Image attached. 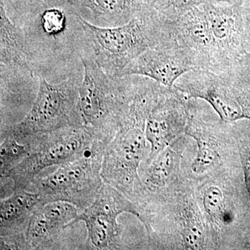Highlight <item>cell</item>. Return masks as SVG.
I'll return each mask as SVG.
<instances>
[{"label":"cell","instance_id":"6da1fadb","mask_svg":"<svg viewBox=\"0 0 250 250\" xmlns=\"http://www.w3.org/2000/svg\"><path fill=\"white\" fill-rule=\"evenodd\" d=\"M80 85L75 77L53 84L39 76V92L30 111L19 123L1 129V139L9 136L18 142L29 143L41 135L83 126Z\"/></svg>","mask_w":250,"mask_h":250},{"label":"cell","instance_id":"7a4b0ae2","mask_svg":"<svg viewBox=\"0 0 250 250\" xmlns=\"http://www.w3.org/2000/svg\"><path fill=\"white\" fill-rule=\"evenodd\" d=\"M106 146L98 141L80 159L59 166L44 177L38 176L27 190L37 193L43 205L62 201L75 205L80 210L85 209L104 183L101 170Z\"/></svg>","mask_w":250,"mask_h":250},{"label":"cell","instance_id":"3957f363","mask_svg":"<svg viewBox=\"0 0 250 250\" xmlns=\"http://www.w3.org/2000/svg\"><path fill=\"white\" fill-rule=\"evenodd\" d=\"M153 11H148L116 27L94 25L77 16L82 28L83 40L90 51L91 59L113 78L121 77L130 62L146 52L149 43L147 18Z\"/></svg>","mask_w":250,"mask_h":250},{"label":"cell","instance_id":"277c9868","mask_svg":"<svg viewBox=\"0 0 250 250\" xmlns=\"http://www.w3.org/2000/svg\"><path fill=\"white\" fill-rule=\"evenodd\" d=\"M98 141H102L91 128L85 126L41 135L28 143L31 145L29 155L1 179L12 181L13 191L27 190L42 171L80 159Z\"/></svg>","mask_w":250,"mask_h":250},{"label":"cell","instance_id":"5b68a950","mask_svg":"<svg viewBox=\"0 0 250 250\" xmlns=\"http://www.w3.org/2000/svg\"><path fill=\"white\" fill-rule=\"evenodd\" d=\"M83 80L79 88L83 126L108 144L118 131L125 112L124 86L119 77L108 75L91 59L82 56Z\"/></svg>","mask_w":250,"mask_h":250},{"label":"cell","instance_id":"8992f818","mask_svg":"<svg viewBox=\"0 0 250 250\" xmlns=\"http://www.w3.org/2000/svg\"><path fill=\"white\" fill-rule=\"evenodd\" d=\"M124 213H131L143 221L139 208L134 202L115 188L103 183L95 200L81 210L72 225L79 222L85 224L90 249H119L122 228L118 218Z\"/></svg>","mask_w":250,"mask_h":250},{"label":"cell","instance_id":"52a82bcc","mask_svg":"<svg viewBox=\"0 0 250 250\" xmlns=\"http://www.w3.org/2000/svg\"><path fill=\"white\" fill-rule=\"evenodd\" d=\"M147 139L144 128L136 121H123L104 153L101 177L103 182L128 197L132 193L139 169L146 154Z\"/></svg>","mask_w":250,"mask_h":250},{"label":"cell","instance_id":"ba28073f","mask_svg":"<svg viewBox=\"0 0 250 250\" xmlns=\"http://www.w3.org/2000/svg\"><path fill=\"white\" fill-rule=\"evenodd\" d=\"M43 205L39 195L27 190H14L0 204L1 250H29L26 232L34 212Z\"/></svg>","mask_w":250,"mask_h":250},{"label":"cell","instance_id":"9c48e42d","mask_svg":"<svg viewBox=\"0 0 250 250\" xmlns=\"http://www.w3.org/2000/svg\"><path fill=\"white\" fill-rule=\"evenodd\" d=\"M98 27L122 25L155 9L157 0H50Z\"/></svg>","mask_w":250,"mask_h":250},{"label":"cell","instance_id":"30bf717a","mask_svg":"<svg viewBox=\"0 0 250 250\" xmlns=\"http://www.w3.org/2000/svg\"><path fill=\"white\" fill-rule=\"evenodd\" d=\"M79 213V208L68 202H51L41 206L31 217L26 232L29 250L48 249L53 246Z\"/></svg>","mask_w":250,"mask_h":250},{"label":"cell","instance_id":"8fae6325","mask_svg":"<svg viewBox=\"0 0 250 250\" xmlns=\"http://www.w3.org/2000/svg\"><path fill=\"white\" fill-rule=\"evenodd\" d=\"M188 70V67L182 62L163 51L148 49L130 62L120 77L141 75L171 88L175 81Z\"/></svg>","mask_w":250,"mask_h":250},{"label":"cell","instance_id":"7c38bea8","mask_svg":"<svg viewBox=\"0 0 250 250\" xmlns=\"http://www.w3.org/2000/svg\"><path fill=\"white\" fill-rule=\"evenodd\" d=\"M1 65L21 67L31 75L34 68L29 60L25 35L8 16L3 0L0 2Z\"/></svg>","mask_w":250,"mask_h":250},{"label":"cell","instance_id":"4fadbf2b","mask_svg":"<svg viewBox=\"0 0 250 250\" xmlns=\"http://www.w3.org/2000/svg\"><path fill=\"white\" fill-rule=\"evenodd\" d=\"M179 158L177 144L174 143L161 151L149 164L143 175V183L151 190L165 187Z\"/></svg>","mask_w":250,"mask_h":250},{"label":"cell","instance_id":"5bb4252c","mask_svg":"<svg viewBox=\"0 0 250 250\" xmlns=\"http://www.w3.org/2000/svg\"><path fill=\"white\" fill-rule=\"evenodd\" d=\"M143 128L146 139L150 146L146 161V164H148L168 146L170 129L165 118L156 111H153L147 115Z\"/></svg>","mask_w":250,"mask_h":250},{"label":"cell","instance_id":"9a60e30c","mask_svg":"<svg viewBox=\"0 0 250 250\" xmlns=\"http://www.w3.org/2000/svg\"><path fill=\"white\" fill-rule=\"evenodd\" d=\"M194 97L208 102L224 122L231 123L244 118L250 121V115L236 100L219 90H207L205 93H197Z\"/></svg>","mask_w":250,"mask_h":250},{"label":"cell","instance_id":"2e32d148","mask_svg":"<svg viewBox=\"0 0 250 250\" xmlns=\"http://www.w3.org/2000/svg\"><path fill=\"white\" fill-rule=\"evenodd\" d=\"M31 152V145L18 142L14 138H1L0 146V173L4 177L22 162Z\"/></svg>","mask_w":250,"mask_h":250},{"label":"cell","instance_id":"e0dca14e","mask_svg":"<svg viewBox=\"0 0 250 250\" xmlns=\"http://www.w3.org/2000/svg\"><path fill=\"white\" fill-rule=\"evenodd\" d=\"M187 22L188 30L195 42L201 45L210 43L213 36L205 9H200L197 5L188 10Z\"/></svg>","mask_w":250,"mask_h":250},{"label":"cell","instance_id":"ac0fdd59","mask_svg":"<svg viewBox=\"0 0 250 250\" xmlns=\"http://www.w3.org/2000/svg\"><path fill=\"white\" fill-rule=\"evenodd\" d=\"M190 136H193L197 144V154L192 161V171L197 174L205 173L214 166L219 158L218 153L208 143L192 135Z\"/></svg>","mask_w":250,"mask_h":250},{"label":"cell","instance_id":"d6986e66","mask_svg":"<svg viewBox=\"0 0 250 250\" xmlns=\"http://www.w3.org/2000/svg\"><path fill=\"white\" fill-rule=\"evenodd\" d=\"M205 233L200 223L190 220L187 223L183 232L184 246L187 249H200L204 246Z\"/></svg>","mask_w":250,"mask_h":250},{"label":"cell","instance_id":"ffe728a7","mask_svg":"<svg viewBox=\"0 0 250 250\" xmlns=\"http://www.w3.org/2000/svg\"><path fill=\"white\" fill-rule=\"evenodd\" d=\"M203 205L205 211L210 216L218 217L223 208L224 197L222 190L216 187L208 188L204 194Z\"/></svg>","mask_w":250,"mask_h":250},{"label":"cell","instance_id":"44dd1931","mask_svg":"<svg viewBox=\"0 0 250 250\" xmlns=\"http://www.w3.org/2000/svg\"><path fill=\"white\" fill-rule=\"evenodd\" d=\"M244 176L247 190L250 195V160L247 161L244 165Z\"/></svg>","mask_w":250,"mask_h":250},{"label":"cell","instance_id":"7402d4cb","mask_svg":"<svg viewBox=\"0 0 250 250\" xmlns=\"http://www.w3.org/2000/svg\"><path fill=\"white\" fill-rule=\"evenodd\" d=\"M211 2L218 3V4H226L229 5H235L237 4L238 0H207Z\"/></svg>","mask_w":250,"mask_h":250}]
</instances>
